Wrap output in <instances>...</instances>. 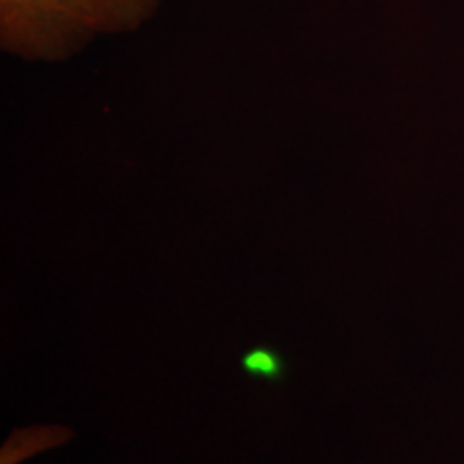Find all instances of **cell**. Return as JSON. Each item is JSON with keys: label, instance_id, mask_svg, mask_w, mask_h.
I'll return each instance as SVG.
<instances>
[{"label": "cell", "instance_id": "7a4b0ae2", "mask_svg": "<svg viewBox=\"0 0 464 464\" xmlns=\"http://www.w3.org/2000/svg\"><path fill=\"white\" fill-rule=\"evenodd\" d=\"M241 370L249 379L266 382H282L288 376L286 359L271 346H254L243 353Z\"/></svg>", "mask_w": 464, "mask_h": 464}, {"label": "cell", "instance_id": "6da1fadb", "mask_svg": "<svg viewBox=\"0 0 464 464\" xmlns=\"http://www.w3.org/2000/svg\"><path fill=\"white\" fill-rule=\"evenodd\" d=\"M161 0H0V48L33 63H58L102 37L149 24Z\"/></svg>", "mask_w": 464, "mask_h": 464}]
</instances>
